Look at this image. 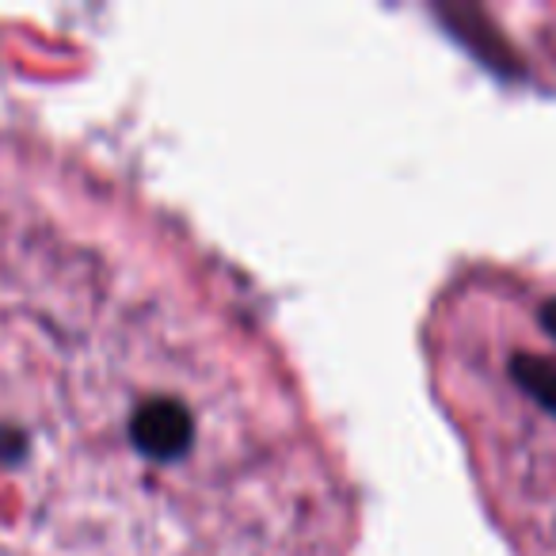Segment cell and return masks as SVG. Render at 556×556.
<instances>
[{
  "instance_id": "cell-1",
  "label": "cell",
  "mask_w": 556,
  "mask_h": 556,
  "mask_svg": "<svg viewBox=\"0 0 556 556\" xmlns=\"http://www.w3.org/2000/svg\"><path fill=\"white\" fill-rule=\"evenodd\" d=\"M27 454V439L12 427H0V462H20Z\"/></svg>"
}]
</instances>
